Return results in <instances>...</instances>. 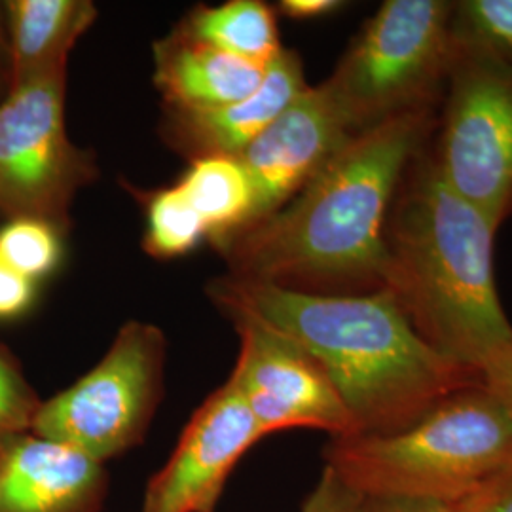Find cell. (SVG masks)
<instances>
[{
	"label": "cell",
	"instance_id": "1",
	"mask_svg": "<svg viewBox=\"0 0 512 512\" xmlns=\"http://www.w3.org/2000/svg\"><path fill=\"white\" fill-rule=\"evenodd\" d=\"M435 128V112H412L353 135L272 217L215 241L230 277L327 296L382 289L391 203Z\"/></svg>",
	"mask_w": 512,
	"mask_h": 512
},
{
	"label": "cell",
	"instance_id": "2",
	"mask_svg": "<svg viewBox=\"0 0 512 512\" xmlns=\"http://www.w3.org/2000/svg\"><path fill=\"white\" fill-rule=\"evenodd\" d=\"M209 296L226 315H249L289 336L329 376L357 433H393L480 374L421 340L387 289L300 293L272 283L220 277Z\"/></svg>",
	"mask_w": 512,
	"mask_h": 512
},
{
	"label": "cell",
	"instance_id": "3",
	"mask_svg": "<svg viewBox=\"0 0 512 512\" xmlns=\"http://www.w3.org/2000/svg\"><path fill=\"white\" fill-rule=\"evenodd\" d=\"M495 232L440 179L427 143L391 203L382 289L427 346L476 374L512 348L495 287Z\"/></svg>",
	"mask_w": 512,
	"mask_h": 512
},
{
	"label": "cell",
	"instance_id": "4",
	"mask_svg": "<svg viewBox=\"0 0 512 512\" xmlns=\"http://www.w3.org/2000/svg\"><path fill=\"white\" fill-rule=\"evenodd\" d=\"M512 456V421L482 382L393 433L330 439V469L366 499L452 505Z\"/></svg>",
	"mask_w": 512,
	"mask_h": 512
},
{
	"label": "cell",
	"instance_id": "5",
	"mask_svg": "<svg viewBox=\"0 0 512 512\" xmlns=\"http://www.w3.org/2000/svg\"><path fill=\"white\" fill-rule=\"evenodd\" d=\"M454 2L387 0L325 88L353 135L412 112H435L452 61Z\"/></svg>",
	"mask_w": 512,
	"mask_h": 512
},
{
	"label": "cell",
	"instance_id": "6",
	"mask_svg": "<svg viewBox=\"0 0 512 512\" xmlns=\"http://www.w3.org/2000/svg\"><path fill=\"white\" fill-rule=\"evenodd\" d=\"M439 137L429 147L444 184L499 224L512 215V69L454 37Z\"/></svg>",
	"mask_w": 512,
	"mask_h": 512
},
{
	"label": "cell",
	"instance_id": "7",
	"mask_svg": "<svg viewBox=\"0 0 512 512\" xmlns=\"http://www.w3.org/2000/svg\"><path fill=\"white\" fill-rule=\"evenodd\" d=\"M164 332L141 321L118 330L103 359L38 408V437L105 463L139 446L162 397Z\"/></svg>",
	"mask_w": 512,
	"mask_h": 512
},
{
	"label": "cell",
	"instance_id": "8",
	"mask_svg": "<svg viewBox=\"0 0 512 512\" xmlns=\"http://www.w3.org/2000/svg\"><path fill=\"white\" fill-rule=\"evenodd\" d=\"M67 69L18 86L0 101V215L67 230L80 188L97 167L65 128Z\"/></svg>",
	"mask_w": 512,
	"mask_h": 512
},
{
	"label": "cell",
	"instance_id": "9",
	"mask_svg": "<svg viewBox=\"0 0 512 512\" xmlns=\"http://www.w3.org/2000/svg\"><path fill=\"white\" fill-rule=\"evenodd\" d=\"M228 317L241 340L230 380L264 437L298 427L327 431L332 439L357 433L346 404L306 349L255 317Z\"/></svg>",
	"mask_w": 512,
	"mask_h": 512
},
{
	"label": "cell",
	"instance_id": "10",
	"mask_svg": "<svg viewBox=\"0 0 512 512\" xmlns=\"http://www.w3.org/2000/svg\"><path fill=\"white\" fill-rule=\"evenodd\" d=\"M260 439L251 408L228 378L194 412L173 454L148 480L141 512H215L228 478Z\"/></svg>",
	"mask_w": 512,
	"mask_h": 512
},
{
	"label": "cell",
	"instance_id": "11",
	"mask_svg": "<svg viewBox=\"0 0 512 512\" xmlns=\"http://www.w3.org/2000/svg\"><path fill=\"white\" fill-rule=\"evenodd\" d=\"M351 137L325 84L310 86L238 156L253 188L245 228L291 202Z\"/></svg>",
	"mask_w": 512,
	"mask_h": 512
},
{
	"label": "cell",
	"instance_id": "12",
	"mask_svg": "<svg viewBox=\"0 0 512 512\" xmlns=\"http://www.w3.org/2000/svg\"><path fill=\"white\" fill-rule=\"evenodd\" d=\"M105 463L69 444L21 435L0 448V512H101Z\"/></svg>",
	"mask_w": 512,
	"mask_h": 512
},
{
	"label": "cell",
	"instance_id": "13",
	"mask_svg": "<svg viewBox=\"0 0 512 512\" xmlns=\"http://www.w3.org/2000/svg\"><path fill=\"white\" fill-rule=\"evenodd\" d=\"M308 88L300 57L283 48L247 97L213 109L167 107L165 139L192 162L207 156H239Z\"/></svg>",
	"mask_w": 512,
	"mask_h": 512
},
{
	"label": "cell",
	"instance_id": "14",
	"mask_svg": "<svg viewBox=\"0 0 512 512\" xmlns=\"http://www.w3.org/2000/svg\"><path fill=\"white\" fill-rule=\"evenodd\" d=\"M266 69L179 27L154 44V84L173 109H213L239 101L255 92Z\"/></svg>",
	"mask_w": 512,
	"mask_h": 512
},
{
	"label": "cell",
	"instance_id": "15",
	"mask_svg": "<svg viewBox=\"0 0 512 512\" xmlns=\"http://www.w3.org/2000/svg\"><path fill=\"white\" fill-rule=\"evenodd\" d=\"M12 88L69 67V54L97 19L90 0L4 2Z\"/></svg>",
	"mask_w": 512,
	"mask_h": 512
},
{
	"label": "cell",
	"instance_id": "16",
	"mask_svg": "<svg viewBox=\"0 0 512 512\" xmlns=\"http://www.w3.org/2000/svg\"><path fill=\"white\" fill-rule=\"evenodd\" d=\"M179 29L260 67H268L283 50L274 10L258 0L200 6L179 23Z\"/></svg>",
	"mask_w": 512,
	"mask_h": 512
},
{
	"label": "cell",
	"instance_id": "17",
	"mask_svg": "<svg viewBox=\"0 0 512 512\" xmlns=\"http://www.w3.org/2000/svg\"><path fill=\"white\" fill-rule=\"evenodd\" d=\"M179 184L200 213L213 243L245 228L251 215L253 188L238 156L194 160Z\"/></svg>",
	"mask_w": 512,
	"mask_h": 512
},
{
	"label": "cell",
	"instance_id": "18",
	"mask_svg": "<svg viewBox=\"0 0 512 512\" xmlns=\"http://www.w3.org/2000/svg\"><path fill=\"white\" fill-rule=\"evenodd\" d=\"M207 236L200 213L175 184L156 192L147 207L145 249L156 258H175L190 253Z\"/></svg>",
	"mask_w": 512,
	"mask_h": 512
},
{
	"label": "cell",
	"instance_id": "19",
	"mask_svg": "<svg viewBox=\"0 0 512 512\" xmlns=\"http://www.w3.org/2000/svg\"><path fill=\"white\" fill-rule=\"evenodd\" d=\"M63 230L40 219H12L0 228V258L18 274L40 281L61 260Z\"/></svg>",
	"mask_w": 512,
	"mask_h": 512
},
{
	"label": "cell",
	"instance_id": "20",
	"mask_svg": "<svg viewBox=\"0 0 512 512\" xmlns=\"http://www.w3.org/2000/svg\"><path fill=\"white\" fill-rule=\"evenodd\" d=\"M452 33L484 46L512 69V0L454 2Z\"/></svg>",
	"mask_w": 512,
	"mask_h": 512
},
{
	"label": "cell",
	"instance_id": "21",
	"mask_svg": "<svg viewBox=\"0 0 512 512\" xmlns=\"http://www.w3.org/2000/svg\"><path fill=\"white\" fill-rule=\"evenodd\" d=\"M40 404L16 357L0 346V448L33 431Z\"/></svg>",
	"mask_w": 512,
	"mask_h": 512
},
{
	"label": "cell",
	"instance_id": "22",
	"mask_svg": "<svg viewBox=\"0 0 512 512\" xmlns=\"http://www.w3.org/2000/svg\"><path fill=\"white\" fill-rule=\"evenodd\" d=\"M452 512H512V456L456 503Z\"/></svg>",
	"mask_w": 512,
	"mask_h": 512
},
{
	"label": "cell",
	"instance_id": "23",
	"mask_svg": "<svg viewBox=\"0 0 512 512\" xmlns=\"http://www.w3.org/2000/svg\"><path fill=\"white\" fill-rule=\"evenodd\" d=\"M300 512H372L365 495L353 490L329 465H325L317 486L313 488Z\"/></svg>",
	"mask_w": 512,
	"mask_h": 512
},
{
	"label": "cell",
	"instance_id": "24",
	"mask_svg": "<svg viewBox=\"0 0 512 512\" xmlns=\"http://www.w3.org/2000/svg\"><path fill=\"white\" fill-rule=\"evenodd\" d=\"M35 281L18 274L0 258V319H14L31 308Z\"/></svg>",
	"mask_w": 512,
	"mask_h": 512
},
{
	"label": "cell",
	"instance_id": "25",
	"mask_svg": "<svg viewBox=\"0 0 512 512\" xmlns=\"http://www.w3.org/2000/svg\"><path fill=\"white\" fill-rule=\"evenodd\" d=\"M480 378L512 421V348L486 366Z\"/></svg>",
	"mask_w": 512,
	"mask_h": 512
},
{
	"label": "cell",
	"instance_id": "26",
	"mask_svg": "<svg viewBox=\"0 0 512 512\" xmlns=\"http://www.w3.org/2000/svg\"><path fill=\"white\" fill-rule=\"evenodd\" d=\"M340 6L342 2L338 0H283L279 4L281 12L294 19L319 18L338 10Z\"/></svg>",
	"mask_w": 512,
	"mask_h": 512
},
{
	"label": "cell",
	"instance_id": "27",
	"mask_svg": "<svg viewBox=\"0 0 512 512\" xmlns=\"http://www.w3.org/2000/svg\"><path fill=\"white\" fill-rule=\"evenodd\" d=\"M372 512H452L450 505L414 499H368Z\"/></svg>",
	"mask_w": 512,
	"mask_h": 512
},
{
	"label": "cell",
	"instance_id": "28",
	"mask_svg": "<svg viewBox=\"0 0 512 512\" xmlns=\"http://www.w3.org/2000/svg\"><path fill=\"white\" fill-rule=\"evenodd\" d=\"M12 88V73H10V38H8V23L6 10L0 4V101L6 99Z\"/></svg>",
	"mask_w": 512,
	"mask_h": 512
}]
</instances>
